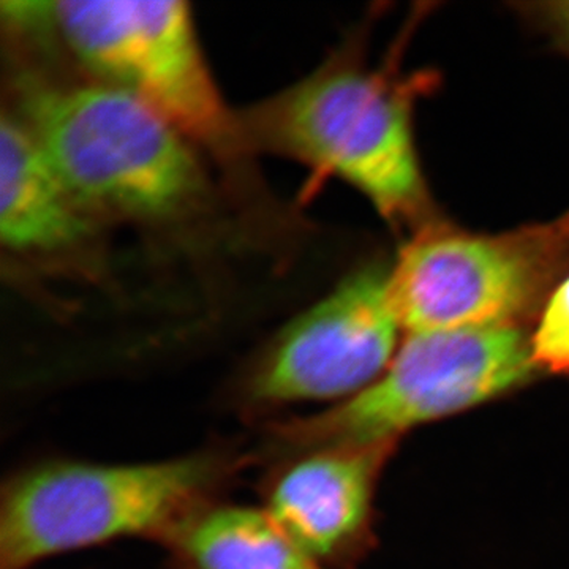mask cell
I'll return each mask as SVG.
<instances>
[{"label":"cell","instance_id":"cell-10","mask_svg":"<svg viewBox=\"0 0 569 569\" xmlns=\"http://www.w3.org/2000/svg\"><path fill=\"white\" fill-rule=\"evenodd\" d=\"M163 542L183 569H326L264 508L206 505Z\"/></svg>","mask_w":569,"mask_h":569},{"label":"cell","instance_id":"cell-9","mask_svg":"<svg viewBox=\"0 0 569 569\" xmlns=\"http://www.w3.org/2000/svg\"><path fill=\"white\" fill-rule=\"evenodd\" d=\"M93 236V216L56 173L20 118L0 122V241L26 258H54Z\"/></svg>","mask_w":569,"mask_h":569},{"label":"cell","instance_id":"cell-1","mask_svg":"<svg viewBox=\"0 0 569 569\" xmlns=\"http://www.w3.org/2000/svg\"><path fill=\"white\" fill-rule=\"evenodd\" d=\"M421 80L339 58L239 112V137L246 152L350 183L389 222L426 227L429 194L413 138Z\"/></svg>","mask_w":569,"mask_h":569},{"label":"cell","instance_id":"cell-3","mask_svg":"<svg viewBox=\"0 0 569 569\" xmlns=\"http://www.w3.org/2000/svg\"><path fill=\"white\" fill-rule=\"evenodd\" d=\"M239 460L200 452L159 462L50 460L6 482L0 569H32L71 550L122 538L164 541L230 479Z\"/></svg>","mask_w":569,"mask_h":569},{"label":"cell","instance_id":"cell-5","mask_svg":"<svg viewBox=\"0 0 569 569\" xmlns=\"http://www.w3.org/2000/svg\"><path fill=\"white\" fill-rule=\"evenodd\" d=\"M520 328L410 335L369 387L339 406L272 429L287 451L397 441L411 427L515 391L537 373Z\"/></svg>","mask_w":569,"mask_h":569},{"label":"cell","instance_id":"cell-2","mask_svg":"<svg viewBox=\"0 0 569 569\" xmlns=\"http://www.w3.org/2000/svg\"><path fill=\"white\" fill-rule=\"evenodd\" d=\"M21 108V122L92 216L168 222L203 201L192 142L132 93L103 81L31 82Z\"/></svg>","mask_w":569,"mask_h":569},{"label":"cell","instance_id":"cell-6","mask_svg":"<svg viewBox=\"0 0 569 569\" xmlns=\"http://www.w3.org/2000/svg\"><path fill=\"white\" fill-rule=\"evenodd\" d=\"M44 11L100 81L132 93L192 144L246 152L238 114L217 89L186 2L66 0L47 2Z\"/></svg>","mask_w":569,"mask_h":569},{"label":"cell","instance_id":"cell-7","mask_svg":"<svg viewBox=\"0 0 569 569\" xmlns=\"http://www.w3.org/2000/svg\"><path fill=\"white\" fill-rule=\"evenodd\" d=\"M400 328L389 272L361 269L277 335L247 377V399L266 407L358 395L391 365Z\"/></svg>","mask_w":569,"mask_h":569},{"label":"cell","instance_id":"cell-11","mask_svg":"<svg viewBox=\"0 0 569 569\" xmlns=\"http://www.w3.org/2000/svg\"><path fill=\"white\" fill-rule=\"evenodd\" d=\"M531 355L538 369L569 373V276L561 280L539 318L530 339Z\"/></svg>","mask_w":569,"mask_h":569},{"label":"cell","instance_id":"cell-12","mask_svg":"<svg viewBox=\"0 0 569 569\" xmlns=\"http://www.w3.org/2000/svg\"><path fill=\"white\" fill-rule=\"evenodd\" d=\"M546 14L569 44V2L552 3Z\"/></svg>","mask_w":569,"mask_h":569},{"label":"cell","instance_id":"cell-4","mask_svg":"<svg viewBox=\"0 0 569 569\" xmlns=\"http://www.w3.org/2000/svg\"><path fill=\"white\" fill-rule=\"evenodd\" d=\"M568 269L569 212L498 234L429 223L389 271V296L410 335L520 328Z\"/></svg>","mask_w":569,"mask_h":569},{"label":"cell","instance_id":"cell-8","mask_svg":"<svg viewBox=\"0 0 569 569\" xmlns=\"http://www.w3.org/2000/svg\"><path fill=\"white\" fill-rule=\"evenodd\" d=\"M397 441L296 452L268 482L264 511L321 567L361 556L373 497Z\"/></svg>","mask_w":569,"mask_h":569}]
</instances>
